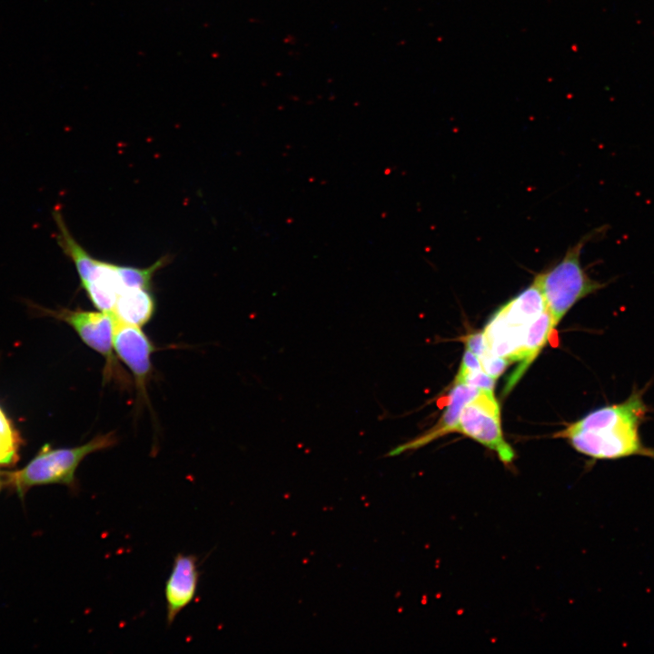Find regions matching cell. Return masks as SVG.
<instances>
[{
    "instance_id": "6da1fadb",
    "label": "cell",
    "mask_w": 654,
    "mask_h": 654,
    "mask_svg": "<svg viewBox=\"0 0 654 654\" xmlns=\"http://www.w3.org/2000/svg\"><path fill=\"white\" fill-rule=\"evenodd\" d=\"M649 412L643 392L634 390L623 401L589 412L553 437L566 439L575 451L594 460L654 459V449L644 444L639 432Z\"/></svg>"
},
{
    "instance_id": "7a4b0ae2",
    "label": "cell",
    "mask_w": 654,
    "mask_h": 654,
    "mask_svg": "<svg viewBox=\"0 0 654 654\" xmlns=\"http://www.w3.org/2000/svg\"><path fill=\"white\" fill-rule=\"evenodd\" d=\"M52 214L56 227L55 240L64 254L74 263L82 288L98 311L111 313L119 296L129 288L152 289L154 275L169 262L165 255L154 264L140 268L99 260L72 235L58 208Z\"/></svg>"
},
{
    "instance_id": "3957f363",
    "label": "cell",
    "mask_w": 654,
    "mask_h": 654,
    "mask_svg": "<svg viewBox=\"0 0 654 654\" xmlns=\"http://www.w3.org/2000/svg\"><path fill=\"white\" fill-rule=\"evenodd\" d=\"M607 230L608 226L602 225L586 233L568 248L560 260L534 277L554 328L574 304L605 287L604 282L588 274L581 265L580 256L584 246L605 234Z\"/></svg>"
},
{
    "instance_id": "277c9868",
    "label": "cell",
    "mask_w": 654,
    "mask_h": 654,
    "mask_svg": "<svg viewBox=\"0 0 654 654\" xmlns=\"http://www.w3.org/2000/svg\"><path fill=\"white\" fill-rule=\"evenodd\" d=\"M546 310L543 295L532 281L501 306L486 324L482 332L487 350L510 362L521 363L531 326Z\"/></svg>"
},
{
    "instance_id": "5b68a950",
    "label": "cell",
    "mask_w": 654,
    "mask_h": 654,
    "mask_svg": "<svg viewBox=\"0 0 654 654\" xmlns=\"http://www.w3.org/2000/svg\"><path fill=\"white\" fill-rule=\"evenodd\" d=\"M116 443L115 433L110 431L75 447L54 449L46 444L23 469L5 472V483L20 497L35 485L59 483L77 489L75 471L84 459L91 453L113 448Z\"/></svg>"
},
{
    "instance_id": "8992f818",
    "label": "cell",
    "mask_w": 654,
    "mask_h": 654,
    "mask_svg": "<svg viewBox=\"0 0 654 654\" xmlns=\"http://www.w3.org/2000/svg\"><path fill=\"white\" fill-rule=\"evenodd\" d=\"M49 313L70 325L84 343L104 358V381H114L124 388L129 386L130 380L114 354V318L111 313L80 308H63Z\"/></svg>"
},
{
    "instance_id": "52a82bcc",
    "label": "cell",
    "mask_w": 654,
    "mask_h": 654,
    "mask_svg": "<svg viewBox=\"0 0 654 654\" xmlns=\"http://www.w3.org/2000/svg\"><path fill=\"white\" fill-rule=\"evenodd\" d=\"M500 422V408L493 391L481 390L463 407L456 432L491 450L508 465L515 459V452L503 437Z\"/></svg>"
},
{
    "instance_id": "ba28073f",
    "label": "cell",
    "mask_w": 654,
    "mask_h": 654,
    "mask_svg": "<svg viewBox=\"0 0 654 654\" xmlns=\"http://www.w3.org/2000/svg\"><path fill=\"white\" fill-rule=\"evenodd\" d=\"M114 351L129 368L134 378L139 398H146L147 383L152 376V354L155 347L142 327L114 319Z\"/></svg>"
},
{
    "instance_id": "9c48e42d",
    "label": "cell",
    "mask_w": 654,
    "mask_h": 654,
    "mask_svg": "<svg viewBox=\"0 0 654 654\" xmlns=\"http://www.w3.org/2000/svg\"><path fill=\"white\" fill-rule=\"evenodd\" d=\"M197 561L194 555L183 553H178L173 560L164 587L168 626L195 598L200 578Z\"/></svg>"
},
{
    "instance_id": "30bf717a",
    "label": "cell",
    "mask_w": 654,
    "mask_h": 654,
    "mask_svg": "<svg viewBox=\"0 0 654 654\" xmlns=\"http://www.w3.org/2000/svg\"><path fill=\"white\" fill-rule=\"evenodd\" d=\"M481 391V389L476 387L453 382L448 394L447 405L438 422L421 435L394 448L387 456H395L407 451L417 450L442 436L456 432L463 407Z\"/></svg>"
},
{
    "instance_id": "8fae6325",
    "label": "cell",
    "mask_w": 654,
    "mask_h": 654,
    "mask_svg": "<svg viewBox=\"0 0 654 654\" xmlns=\"http://www.w3.org/2000/svg\"><path fill=\"white\" fill-rule=\"evenodd\" d=\"M155 308L151 289L129 288L119 296L111 314L119 322L143 327L151 321Z\"/></svg>"
},
{
    "instance_id": "7c38bea8",
    "label": "cell",
    "mask_w": 654,
    "mask_h": 654,
    "mask_svg": "<svg viewBox=\"0 0 654 654\" xmlns=\"http://www.w3.org/2000/svg\"><path fill=\"white\" fill-rule=\"evenodd\" d=\"M496 379L483 370H468L459 368L454 383L465 384L481 390L493 391Z\"/></svg>"
},
{
    "instance_id": "4fadbf2b",
    "label": "cell",
    "mask_w": 654,
    "mask_h": 654,
    "mask_svg": "<svg viewBox=\"0 0 654 654\" xmlns=\"http://www.w3.org/2000/svg\"><path fill=\"white\" fill-rule=\"evenodd\" d=\"M482 370L494 379H498L510 363L504 358L486 352L479 358Z\"/></svg>"
},
{
    "instance_id": "5bb4252c",
    "label": "cell",
    "mask_w": 654,
    "mask_h": 654,
    "mask_svg": "<svg viewBox=\"0 0 654 654\" xmlns=\"http://www.w3.org/2000/svg\"><path fill=\"white\" fill-rule=\"evenodd\" d=\"M20 438L0 433V464H12L17 459Z\"/></svg>"
},
{
    "instance_id": "9a60e30c",
    "label": "cell",
    "mask_w": 654,
    "mask_h": 654,
    "mask_svg": "<svg viewBox=\"0 0 654 654\" xmlns=\"http://www.w3.org/2000/svg\"><path fill=\"white\" fill-rule=\"evenodd\" d=\"M465 348L474 353L478 358L486 352L483 332H478L464 337Z\"/></svg>"
},
{
    "instance_id": "2e32d148",
    "label": "cell",
    "mask_w": 654,
    "mask_h": 654,
    "mask_svg": "<svg viewBox=\"0 0 654 654\" xmlns=\"http://www.w3.org/2000/svg\"><path fill=\"white\" fill-rule=\"evenodd\" d=\"M460 368L468 370H482L479 358L468 349H466L463 353Z\"/></svg>"
},
{
    "instance_id": "e0dca14e",
    "label": "cell",
    "mask_w": 654,
    "mask_h": 654,
    "mask_svg": "<svg viewBox=\"0 0 654 654\" xmlns=\"http://www.w3.org/2000/svg\"><path fill=\"white\" fill-rule=\"evenodd\" d=\"M0 433L5 434L6 436L14 437V438H19L16 431L14 429L12 423L5 414V412L0 408Z\"/></svg>"
}]
</instances>
